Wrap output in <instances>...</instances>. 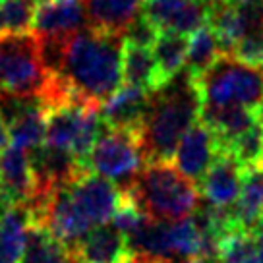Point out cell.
I'll use <instances>...</instances> for the list:
<instances>
[{
    "label": "cell",
    "mask_w": 263,
    "mask_h": 263,
    "mask_svg": "<svg viewBox=\"0 0 263 263\" xmlns=\"http://www.w3.org/2000/svg\"><path fill=\"white\" fill-rule=\"evenodd\" d=\"M124 35L85 27L60 41H43L45 62L87 101L107 103L122 85Z\"/></svg>",
    "instance_id": "cell-1"
},
{
    "label": "cell",
    "mask_w": 263,
    "mask_h": 263,
    "mask_svg": "<svg viewBox=\"0 0 263 263\" xmlns=\"http://www.w3.org/2000/svg\"><path fill=\"white\" fill-rule=\"evenodd\" d=\"M201 99L194 82L184 74L151 97L147 118L141 128L147 163L171 161L182 136L199 120Z\"/></svg>",
    "instance_id": "cell-2"
},
{
    "label": "cell",
    "mask_w": 263,
    "mask_h": 263,
    "mask_svg": "<svg viewBox=\"0 0 263 263\" xmlns=\"http://www.w3.org/2000/svg\"><path fill=\"white\" fill-rule=\"evenodd\" d=\"M122 190L159 221L186 219L199 207V190L171 161L147 163L138 178Z\"/></svg>",
    "instance_id": "cell-3"
},
{
    "label": "cell",
    "mask_w": 263,
    "mask_h": 263,
    "mask_svg": "<svg viewBox=\"0 0 263 263\" xmlns=\"http://www.w3.org/2000/svg\"><path fill=\"white\" fill-rule=\"evenodd\" d=\"M49 72L43 41L35 33L0 35V93L37 99Z\"/></svg>",
    "instance_id": "cell-4"
},
{
    "label": "cell",
    "mask_w": 263,
    "mask_h": 263,
    "mask_svg": "<svg viewBox=\"0 0 263 263\" xmlns=\"http://www.w3.org/2000/svg\"><path fill=\"white\" fill-rule=\"evenodd\" d=\"M201 107H248L257 108L263 99V70L240 64L222 54L217 64L197 80Z\"/></svg>",
    "instance_id": "cell-5"
},
{
    "label": "cell",
    "mask_w": 263,
    "mask_h": 263,
    "mask_svg": "<svg viewBox=\"0 0 263 263\" xmlns=\"http://www.w3.org/2000/svg\"><path fill=\"white\" fill-rule=\"evenodd\" d=\"M147 164L141 132L108 130L101 134L87 159V168L116 186L126 188Z\"/></svg>",
    "instance_id": "cell-6"
},
{
    "label": "cell",
    "mask_w": 263,
    "mask_h": 263,
    "mask_svg": "<svg viewBox=\"0 0 263 263\" xmlns=\"http://www.w3.org/2000/svg\"><path fill=\"white\" fill-rule=\"evenodd\" d=\"M68 196L78 217L91 230L112 221L122 199V190L115 182L87 171L68 186Z\"/></svg>",
    "instance_id": "cell-7"
},
{
    "label": "cell",
    "mask_w": 263,
    "mask_h": 263,
    "mask_svg": "<svg viewBox=\"0 0 263 263\" xmlns=\"http://www.w3.org/2000/svg\"><path fill=\"white\" fill-rule=\"evenodd\" d=\"M141 16L157 31L188 35L207 25L205 0H145Z\"/></svg>",
    "instance_id": "cell-8"
},
{
    "label": "cell",
    "mask_w": 263,
    "mask_h": 263,
    "mask_svg": "<svg viewBox=\"0 0 263 263\" xmlns=\"http://www.w3.org/2000/svg\"><path fill=\"white\" fill-rule=\"evenodd\" d=\"M85 25L89 24L83 0H45L35 8L31 31L41 41H60Z\"/></svg>",
    "instance_id": "cell-9"
},
{
    "label": "cell",
    "mask_w": 263,
    "mask_h": 263,
    "mask_svg": "<svg viewBox=\"0 0 263 263\" xmlns=\"http://www.w3.org/2000/svg\"><path fill=\"white\" fill-rule=\"evenodd\" d=\"M217 155V140L213 132L201 120H197L184 136L174 151V166L186 178L199 184Z\"/></svg>",
    "instance_id": "cell-10"
},
{
    "label": "cell",
    "mask_w": 263,
    "mask_h": 263,
    "mask_svg": "<svg viewBox=\"0 0 263 263\" xmlns=\"http://www.w3.org/2000/svg\"><path fill=\"white\" fill-rule=\"evenodd\" d=\"M151 93L141 87L122 83L107 103L101 105V116L108 130L141 132L151 107Z\"/></svg>",
    "instance_id": "cell-11"
},
{
    "label": "cell",
    "mask_w": 263,
    "mask_h": 263,
    "mask_svg": "<svg viewBox=\"0 0 263 263\" xmlns=\"http://www.w3.org/2000/svg\"><path fill=\"white\" fill-rule=\"evenodd\" d=\"M128 240L115 224H101L70 246L74 263H124L130 257Z\"/></svg>",
    "instance_id": "cell-12"
},
{
    "label": "cell",
    "mask_w": 263,
    "mask_h": 263,
    "mask_svg": "<svg viewBox=\"0 0 263 263\" xmlns=\"http://www.w3.org/2000/svg\"><path fill=\"white\" fill-rule=\"evenodd\" d=\"M242 173L244 168L232 159V155L224 151H217L203 180L199 182L203 197L211 205L230 207L240 196Z\"/></svg>",
    "instance_id": "cell-13"
},
{
    "label": "cell",
    "mask_w": 263,
    "mask_h": 263,
    "mask_svg": "<svg viewBox=\"0 0 263 263\" xmlns=\"http://www.w3.org/2000/svg\"><path fill=\"white\" fill-rule=\"evenodd\" d=\"M83 6L89 27L124 35V31L140 17L141 0H83Z\"/></svg>",
    "instance_id": "cell-14"
},
{
    "label": "cell",
    "mask_w": 263,
    "mask_h": 263,
    "mask_svg": "<svg viewBox=\"0 0 263 263\" xmlns=\"http://www.w3.org/2000/svg\"><path fill=\"white\" fill-rule=\"evenodd\" d=\"M122 83L141 87L155 95L161 91V82L157 74L155 57L151 47H141L132 41L122 43Z\"/></svg>",
    "instance_id": "cell-15"
},
{
    "label": "cell",
    "mask_w": 263,
    "mask_h": 263,
    "mask_svg": "<svg viewBox=\"0 0 263 263\" xmlns=\"http://www.w3.org/2000/svg\"><path fill=\"white\" fill-rule=\"evenodd\" d=\"M31 222V211L25 205L0 215V263H22Z\"/></svg>",
    "instance_id": "cell-16"
},
{
    "label": "cell",
    "mask_w": 263,
    "mask_h": 263,
    "mask_svg": "<svg viewBox=\"0 0 263 263\" xmlns=\"http://www.w3.org/2000/svg\"><path fill=\"white\" fill-rule=\"evenodd\" d=\"M232 213L242 230L254 232L259 224L263 217V164L244 168L242 188Z\"/></svg>",
    "instance_id": "cell-17"
},
{
    "label": "cell",
    "mask_w": 263,
    "mask_h": 263,
    "mask_svg": "<svg viewBox=\"0 0 263 263\" xmlns=\"http://www.w3.org/2000/svg\"><path fill=\"white\" fill-rule=\"evenodd\" d=\"M151 49H153V57H155L161 87H166L174 78L180 76V72L186 66L188 39H186V35H180V33L159 31Z\"/></svg>",
    "instance_id": "cell-18"
},
{
    "label": "cell",
    "mask_w": 263,
    "mask_h": 263,
    "mask_svg": "<svg viewBox=\"0 0 263 263\" xmlns=\"http://www.w3.org/2000/svg\"><path fill=\"white\" fill-rule=\"evenodd\" d=\"M207 25L215 33L224 57H229L232 47L238 43L240 37H244V27H242L238 10L230 0L207 2Z\"/></svg>",
    "instance_id": "cell-19"
},
{
    "label": "cell",
    "mask_w": 263,
    "mask_h": 263,
    "mask_svg": "<svg viewBox=\"0 0 263 263\" xmlns=\"http://www.w3.org/2000/svg\"><path fill=\"white\" fill-rule=\"evenodd\" d=\"M45 110L35 99L20 115L8 122V136L12 145L22 147L25 151H33L45 143Z\"/></svg>",
    "instance_id": "cell-20"
},
{
    "label": "cell",
    "mask_w": 263,
    "mask_h": 263,
    "mask_svg": "<svg viewBox=\"0 0 263 263\" xmlns=\"http://www.w3.org/2000/svg\"><path fill=\"white\" fill-rule=\"evenodd\" d=\"M22 263H72V255L70 248L49 229L31 222Z\"/></svg>",
    "instance_id": "cell-21"
},
{
    "label": "cell",
    "mask_w": 263,
    "mask_h": 263,
    "mask_svg": "<svg viewBox=\"0 0 263 263\" xmlns=\"http://www.w3.org/2000/svg\"><path fill=\"white\" fill-rule=\"evenodd\" d=\"M222 57L219 41L211 31L209 25L199 27L192 33V39H188V54H186V76L190 80H197L211 70L217 60Z\"/></svg>",
    "instance_id": "cell-22"
},
{
    "label": "cell",
    "mask_w": 263,
    "mask_h": 263,
    "mask_svg": "<svg viewBox=\"0 0 263 263\" xmlns=\"http://www.w3.org/2000/svg\"><path fill=\"white\" fill-rule=\"evenodd\" d=\"M219 151L232 155V159L242 168L263 164V122L257 120L254 126H250L246 132H242L238 138H234L227 147Z\"/></svg>",
    "instance_id": "cell-23"
},
{
    "label": "cell",
    "mask_w": 263,
    "mask_h": 263,
    "mask_svg": "<svg viewBox=\"0 0 263 263\" xmlns=\"http://www.w3.org/2000/svg\"><path fill=\"white\" fill-rule=\"evenodd\" d=\"M33 17H35L33 0H0L2 33H8V35L31 33Z\"/></svg>",
    "instance_id": "cell-24"
},
{
    "label": "cell",
    "mask_w": 263,
    "mask_h": 263,
    "mask_svg": "<svg viewBox=\"0 0 263 263\" xmlns=\"http://www.w3.org/2000/svg\"><path fill=\"white\" fill-rule=\"evenodd\" d=\"M257 259L254 232L234 230L219 244V263H254Z\"/></svg>",
    "instance_id": "cell-25"
},
{
    "label": "cell",
    "mask_w": 263,
    "mask_h": 263,
    "mask_svg": "<svg viewBox=\"0 0 263 263\" xmlns=\"http://www.w3.org/2000/svg\"><path fill=\"white\" fill-rule=\"evenodd\" d=\"M229 57L240 64L263 70V33H248L240 37Z\"/></svg>",
    "instance_id": "cell-26"
},
{
    "label": "cell",
    "mask_w": 263,
    "mask_h": 263,
    "mask_svg": "<svg viewBox=\"0 0 263 263\" xmlns=\"http://www.w3.org/2000/svg\"><path fill=\"white\" fill-rule=\"evenodd\" d=\"M157 35H159V31L155 27L149 24L143 16H140L124 31V39L136 43V45H141V47H153Z\"/></svg>",
    "instance_id": "cell-27"
},
{
    "label": "cell",
    "mask_w": 263,
    "mask_h": 263,
    "mask_svg": "<svg viewBox=\"0 0 263 263\" xmlns=\"http://www.w3.org/2000/svg\"><path fill=\"white\" fill-rule=\"evenodd\" d=\"M124 263H166V261H161V259L151 257L147 254H130V257Z\"/></svg>",
    "instance_id": "cell-28"
},
{
    "label": "cell",
    "mask_w": 263,
    "mask_h": 263,
    "mask_svg": "<svg viewBox=\"0 0 263 263\" xmlns=\"http://www.w3.org/2000/svg\"><path fill=\"white\" fill-rule=\"evenodd\" d=\"M8 126H6V122H4V118H2V115H0V151L4 147H8Z\"/></svg>",
    "instance_id": "cell-29"
},
{
    "label": "cell",
    "mask_w": 263,
    "mask_h": 263,
    "mask_svg": "<svg viewBox=\"0 0 263 263\" xmlns=\"http://www.w3.org/2000/svg\"><path fill=\"white\" fill-rule=\"evenodd\" d=\"M180 263H213V261H207L203 257H194V259H190V261H180Z\"/></svg>",
    "instance_id": "cell-30"
},
{
    "label": "cell",
    "mask_w": 263,
    "mask_h": 263,
    "mask_svg": "<svg viewBox=\"0 0 263 263\" xmlns=\"http://www.w3.org/2000/svg\"><path fill=\"white\" fill-rule=\"evenodd\" d=\"M254 263H263V259H261V257H257V259H255Z\"/></svg>",
    "instance_id": "cell-31"
},
{
    "label": "cell",
    "mask_w": 263,
    "mask_h": 263,
    "mask_svg": "<svg viewBox=\"0 0 263 263\" xmlns=\"http://www.w3.org/2000/svg\"><path fill=\"white\" fill-rule=\"evenodd\" d=\"M33 2H37V4H41V2H45V0H33Z\"/></svg>",
    "instance_id": "cell-32"
},
{
    "label": "cell",
    "mask_w": 263,
    "mask_h": 263,
    "mask_svg": "<svg viewBox=\"0 0 263 263\" xmlns=\"http://www.w3.org/2000/svg\"><path fill=\"white\" fill-rule=\"evenodd\" d=\"M0 35H2V24H0Z\"/></svg>",
    "instance_id": "cell-33"
},
{
    "label": "cell",
    "mask_w": 263,
    "mask_h": 263,
    "mask_svg": "<svg viewBox=\"0 0 263 263\" xmlns=\"http://www.w3.org/2000/svg\"><path fill=\"white\" fill-rule=\"evenodd\" d=\"M205 2H209V0H205Z\"/></svg>",
    "instance_id": "cell-34"
},
{
    "label": "cell",
    "mask_w": 263,
    "mask_h": 263,
    "mask_svg": "<svg viewBox=\"0 0 263 263\" xmlns=\"http://www.w3.org/2000/svg\"><path fill=\"white\" fill-rule=\"evenodd\" d=\"M72 263H74V261H72Z\"/></svg>",
    "instance_id": "cell-35"
}]
</instances>
